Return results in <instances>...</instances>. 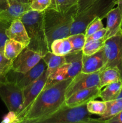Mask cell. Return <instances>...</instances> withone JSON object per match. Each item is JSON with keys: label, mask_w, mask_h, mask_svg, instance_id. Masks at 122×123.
<instances>
[{"label": "cell", "mask_w": 122, "mask_h": 123, "mask_svg": "<svg viewBox=\"0 0 122 123\" xmlns=\"http://www.w3.org/2000/svg\"><path fill=\"white\" fill-rule=\"evenodd\" d=\"M12 62L5 56L4 48L0 49V72L7 74L11 70Z\"/></svg>", "instance_id": "f1b7e54d"}, {"label": "cell", "mask_w": 122, "mask_h": 123, "mask_svg": "<svg viewBox=\"0 0 122 123\" xmlns=\"http://www.w3.org/2000/svg\"><path fill=\"white\" fill-rule=\"evenodd\" d=\"M106 67H116L119 70L122 80V31L108 38L104 46ZM103 70V69H102Z\"/></svg>", "instance_id": "52a82bcc"}, {"label": "cell", "mask_w": 122, "mask_h": 123, "mask_svg": "<svg viewBox=\"0 0 122 123\" xmlns=\"http://www.w3.org/2000/svg\"><path fill=\"white\" fill-rule=\"evenodd\" d=\"M31 10L30 3L17 0H0V20L11 24Z\"/></svg>", "instance_id": "30bf717a"}, {"label": "cell", "mask_w": 122, "mask_h": 123, "mask_svg": "<svg viewBox=\"0 0 122 123\" xmlns=\"http://www.w3.org/2000/svg\"><path fill=\"white\" fill-rule=\"evenodd\" d=\"M106 33L105 37L106 39L115 36L122 30V8L120 5L117 4L106 14Z\"/></svg>", "instance_id": "2e32d148"}, {"label": "cell", "mask_w": 122, "mask_h": 123, "mask_svg": "<svg viewBox=\"0 0 122 123\" xmlns=\"http://www.w3.org/2000/svg\"><path fill=\"white\" fill-rule=\"evenodd\" d=\"M106 33V28H104L101 29V30L94 32V33L92 34V35L89 36V37H86V42H89V41H92V40H99L100 39V38H103L104 37H105Z\"/></svg>", "instance_id": "d6a6232c"}, {"label": "cell", "mask_w": 122, "mask_h": 123, "mask_svg": "<svg viewBox=\"0 0 122 123\" xmlns=\"http://www.w3.org/2000/svg\"><path fill=\"white\" fill-rule=\"evenodd\" d=\"M42 58L46 64V73L48 77L59 67L67 62L65 56L55 55L50 51L47 52Z\"/></svg>", "instance_id": "d6986e66"}, {"label": "cell", "mask_w": 122, "mask_h": 123, "mask_svg": "<svg viewBox=\"0 0 122 123\" xmlns=\"http://www.w3.org/2000/svg\"><path fill=\"white\" fill-rule=\"evenodd\" d=\"M121 74L116 67H106L100 71L99 73V88H102L108 84L120 80Z\"/></svg>", "instance_id": "ffe728a7"}, {"label": "cell", "mask_w": 122, "mask_h": 123, "mask_svg": "<svg viewBox=\"0 0 122 123\" xmlns=\"http://www.w3.org/2000/svg\"><path fill=\"white\" fill-rule=\"evenodd\" d=\"M10 24L0 20V49L4 48L6 41L8 39L6 34V30Z\"/></svg>", "instance_id": "4dcf8cb0"}, {"label": "cell", "mask_w": 122, "mask_h": 123, "mask_svg": "<svg viewBox=\"0 0 122 123\" xmlns=\"http://www.w3.org/2000/svg\"><path fill=\"white\" fill-rule=\"evenodd\" d=\"M99 73L100 71L91 73H85L81 72L77 74L72 79L66 90V99L80 90L99 86Z\"/></svg>", "instance_id": "8fae6325"}, {"label": "cell", "mask_w": 122, "mask_h": 123, "mask_svg": "<svg viewBox=\"0 0 122 123\" xmlns=\"http://www.w3.org/2000/svg\"><path fill=\"white\" fill-rule=\"evenodd\" d=\"M101 89L99 86L90 88L77 91L65 100V104L69 107L78 106L87 104L91 100L99 97Z\"/></svg>", "instance_id": "9a60e30c"}, {"label": "cell", "mask_w": 122, "mask_h": 123, "mask_svg": "<svg viewBox=\"0 0 122 123\" xmlns=\"http://www.w3.org/2000/svg\"><path fill=\"white\" fill-rule=\"evenodd\" d=\"M68 38L71 42L72 46V52L81 51L86 43V37L84 33H78L75 34L70 35Z\"/></svg>", "instance_id": "4316f807"}, {"label": "cell", "mask_w": 122, "mask_h": 123, "mask_svg": "<svg viewBox=\"0 0 122 123\" xmlns=\"http://www.w3.org/2000/svg\"><path fill=\"white\" fill-rule=\"evenodd\" d=\"M122 88V80L120 79L107 85L104 90L101 89L99 92V97L105 102L114 100L117 99Z\"/></svg>", "instance_id": "ac0fdd59"}, {"label": "cell", "mask_w": 122, "mask_h": 123, "mask_svg": "<svg viewBox=\"0 0 122 123\" xmlns=\"http://www.w3.org/2000/svg\"><path fill=\"white\" fill-rule=\"evenodd\" d=\"M51 4V0H33L30 2L31 10L43 12L49 8Z\"/></svg>", "instance_id": "f546056e"}, {"label": "cell", "mask_w": 122, "mask_h": 123, "mask_svg": "<svg viewBox=\"0 0 122 123\" xmlns=\"http://www.w3.org/2000/svg\"><path fill=\"white\" fill-rule=\"evenodd\" d=\"M72 49L71 42L68 37L55 40L50 44L49 50L59 56H65L71 52Z\"/></svg>", "instance_id": "44dd1931"}, {"label": "cell", "mask_w": 122, "mask_h": 123, "mask_svg": "<svg viewBox=\"0 0 122 123\" xmlns=\"http://www.w3.org/2000/svg\"><path fill=\"white\" fill-rule=\"evenodd\" d=\"M25 48V47L19 42L8 38L4 46V54L7 59L13 61Z\"/></svg>", "instance_id": "603a6c76"}, {"label": "cell", "mask_w": 122, "mask_h": 123, "mask_svg": "<svg viewBox=\"0 0 122 123\" xmlns=\"http://www.w3.org/2000/svg\"><path fill=\"white\" fill-rule=\"evenodd\" d=\"M6 34L8 38L19 42L25 48L29 44V37L25 25L20 19H15L11 23L6 30Z\"/></svg>", "instance_id": "e0dca14e"}, {"label": "cell", "mask_w": 122, "mask_h": 123, "mask_svg": "<svg viewBox=\"0 0 122 123\" xmlns=\"http://www.w3.org/2000/svg\"><path fill=\"white\" fill-rule=\"evenodd\" d=\"M8 81L7 74L0 72V88Z\"/></svg>", "instance_id": "d590c367"}, {"label": "cell", "mask_w": 122, "mask_h": 123, "mask_svg": "<svg viewBox=\"0 0 122 123\" xmlns=\"http://www.w3.org/2000/svg\"><path fill=\"white\" fill-rule=\"evenodd\" d=\"M18 1H20V2H29L28 0H17Z\"/></svg>", "instance_id": "f35d334b"}, {"label": "cell", "mask_w": 122, "mask_h": 123, "mask_svg": "<svg viewBox=\"0 0 122 123\" xmlns=\"http://www.w3.org/2000/svg\"><path fill=\"white\" fill-rule=\"evenodd\" d=\"M46 68V64L42 58L35 66L26 73L16 72L11 70L7 73V78L8 81L14 83L22 90H23L37 80L43 74Z\"/></svg>", "instance_id": "9c48e42d"}, {"label": "cell", "mask_w": 122, "mask_h": 123, "mask_svg": "<svg viewBox=\"0 0 122 123\" xmlns=\"http://www.w3.org/2000/svg\"><path fill=\"white\" fill-rule=\"evenodd\" d=\"M78 0H51L49 8H54L60 12H65L75 5H78Z\"/></svg>", "instance_id": "d4e9b609"}, {"label": "cell", "mask_w": 122, "mask_h": 123, "mask_svg": "<svg viewBox=\"0 0 122 123\" xmlns=\"http://www.w3.org/2000/svg\"><path fill=\"white\" fill-rule=\"evenodd\" d=\"M103 123H122V111L111 117V118L104 121Z\"/></svg>", "instance_id": "e575fe53"}, {"label": "cell", "mask_w": 122, "mask_h": 123, "mask_svg": "<svg viewBox=\"0 0 122 123\" xmlns=\"http://www.w3.org/2000/svg\"><path fill=\"white\" fill-rule=\"evenodd\" d=\"M116 6L115 0H97L74 18L71 29V35L84 33L87 25L96 18L102 19Z\"/></svg>", "instance_id": "277c9868"}, {"label": "cell", "mask_w": 122, "mask_h": 123, "mask_svg": "<svg viewBox=\"0 0 122 123\" xmlns=\"http://www.w3.org/2000/svg\"><path fill=\"white\" fill-rule=\"evenodd\" d=\"M122 98V90H121V91H120V94H119V96H118L117 99H118V98Z\"/></svg>", "instance_id": "74e56055"}, {"label": "cell", "mask_w": 122, "mask_h": 123, "mask_svg": "<svg viewBox=\"0 0 122 123\" xmlns=\"http://www.w3.org/2000/svg\"><path fill=\"white\" fill-rule=\"evenodd\" d=\"M78 6L65 12H60L54 8H47L44 11V22L49 48L55 40L68 37L77 12Z\"/></svg>", "instance_id": "7a4b0ae2"}, {"label": "cell", "mask_w": 122, "mask_h": 123, "mask_svg": "<svg viewBox=\"0 0 122 123\" xmlns=\"http://www.w3.org/2000/svg\"><path fill=\"white\" fill-rule=\"evenodd\" d=\"M96 120L92 118L87 109V104L69 107L63 105L55 112L40 123H93Z\"/></svg>", "instance_id": "5b68a950"}, {"label": "cell", "mask_w": 122, "mask_h": 123, "mask_svg": "<svg viewBox=\"0 0 122 123\" xmlns=\"http://www.w3.org/2000/svg\"><path fill=\"white\" fill-rule=\"evenodd\" d=\"M43 58L41 54L25 48L22 52L13 60L11 70L19 73H26L35 66Z\"/></svg>", "instance_id": "7c38bea8"}, {"label": "cell", "mask_w": 122, "mask_h": 123, "mask_svg": "<svg viewBox=\"0 0 122 123\" xmlns=\"http://www.w3.org/2000/svg\"><path fill=\"white\" fill-rule=\"evenodd\" d=\"M97 0H78L77 14H79ZM76 14V15H77Z\"/></svg>", "instance_id": "836d02e7"}, {"label": "cell", "mask_w": 122, "mask_h": 123, "mask_svg": "<svg viewBox=\"0 0 122 123\" xmlns=\"http://www.w3.org/2000/svg\"><path fill=\"white\" fill-rule=\"evenodd\" d=\"M102 20V19L101 18H96L87 25L84 32L86 37H89L94 32L104 28V26Z\"/></svg>", "instance_id": "83f0119b"}, {"label": "cell", "mask_w": 122, "mask_h": 123, "mask_svg": "<svg viewBox=\"0 0 122 123\" xmlns=\"http://www.w3.org/2000/svg\"><path fill=\"white\" fill-rule=\"evenodd\" d=\"M87 109L91 114H94L101 116L106 109V102L104 101L91 100L87 103Z\"/></svg>", "instance_id": "484cf974"}, {"label": "cell", "mask_w": 122, "mask_h": 123, "mask_svg": "<svg viewBox=\"0 0 122 123\" xmlns=\"http://www.w3.org/2000/svg\"><path fill=\"white\" fill-rule=\"evenodd\" d=\"M48 76L46 73V69L41 76L37 80L30 84L23 90V102L20 112L18 114V122L19 119L23 115L31 103L37 98L38 95L43 90L46 84Z\"/></svg>", "instance_id": "4fadbf2b"}, {"label": "cell", "mask_w": 122, "mask_h": 123, "mask_svg": "<svg viewBox=\"0 0 122 123\" xmlns=\"http://www.w3.org/2000/svg\"><path fill=\"white\" fill-rule=\"evenodd\" d=\"M30 38L26 48L44 56L49 50L47 38L44 28V11L30 10L20 18Z\"/></svg>", "instance_id": "3957f363"}, {"label": "cell", "mask_w": 122, "mask_h": 123, "mask_svg": "<svg viewBox=\"0 0 122 123\" xmlns=\"http://www.w3.org/2000/svg\"><path fill=\"white\" fill-rule=\"evenodd\" d=\"M2 123H18V115L14 111H10L2 118Z\"/></svg>", "instance_id": "1f68e13d"}, {"label": "cell", "mask_w": 122, "mask_h": 123, "mask_svg": "<svg viewBox=\"0 0 122 123\" xmlns=\"http://www.w3.org/2000/svg\"><path fill=\"white\" fill-rule=\"evenodd\" d=\"M65 56L67 62L49 75L44 87H47L62 80L73 79L77 74L81 72L82 50L72 52L65 55Z\"/></svg>", "instance_id": "8992f818"}, {"label": "cell", "mask_w": 122, "mask_h": 123, "mask_svg": "<svg viewBox=\"0 0 122 123\" xmlns=\"http://www.w3.org/2000/svg\"><path fill=\"white\" fill-rule=\"evenodd\" d=\"M72 79L44 87L29 106L18 123H40L65 104V92Z\"/></svg>", "instance_id": "6da1fadb"}, {"label": "cell", "mask_w": 122, "mask_h": 123, "mask_svg": "<svg viewBox=\"0 0 122 123\" xmlns=\"http://www.w3.org/2000/svg\"><path fill=\"white\" fill-rule=\"evenodd\" d=\"M106 40L105 37H104L96 40L86 42L82 50L83 54L84 55H91L99 51L104 48Z\"/></svg>", "instance_id": "cb8c5ba5"}, {"label": "cell", "mask_w": 122, "mask_h": 123, "mask_svg": "<svg viewBox=\"0 0 122 123\" xmlns=\"http://www.w3.org/2000/svg\"><path fill=\"white\" fill-rule=\"evenodd\" d=\"M106 109L104 114L97 119V123H103L122 111V98L106 102Z\"/></svg>", "instance_id": "7402d4cb"}, {"label": "cell", "mask_w": 122, "mask_h": 123, "mask_svg": "<svg viewBox=\"0 0 122 123\" xmlns=\"http://www.w3.org/2000/svg\"><path fill=\"white\" fill-rule=\"evenodd\" d=\"M105 58L104 48L91 55L83 54L81 72L91 73L100 71L105 67Z\"/></svg>", "instance_id": "5bb4252c"}, {"label": "cell", "mask_w": 122, "mask_h": 123, "mask_svg": "<svg viewBox=\"0 0 122 123\" xmlns=\"http://www.w3.org/2000/svg\"><path fill=\"white\" fill-rule=\"evenodd\" d=\"M116 2V5L117 4H119L120 5L121 7L122 8V0H115ZM121 29H122V27H121Z\"/></svg>", "instance_id": "8d00e7d4"}, {"label": "cell", "mask_w": 122, "mask_h": 123, "mask_svg": "<svg viewBox=\"0 0 122 123\" xmlns=\"http://www.w3.org/2000/svg\"><path fill=\"white\" fill-rule=\"evenodd\" d=\"M32 1H33V0H28V2H29V3H30V2H32Z\"/></svg>", "instance_id": "ab89813d"}, {"label": "cell", "mask_w": 122, "mask_h": 123, "mask_svg": "<svg viewBox=\"0 0 122 123\" xmlns=\"http://www.w3.org/2000/svg\"><path fill=\"white\" fill-rule=\"evenodd\" d=\"M0 97L10 111L19 114L23 102V90L12 82L8 81L0 88Z\"/></svg>", "instance_id": "ba28073f"}]
</instances>
